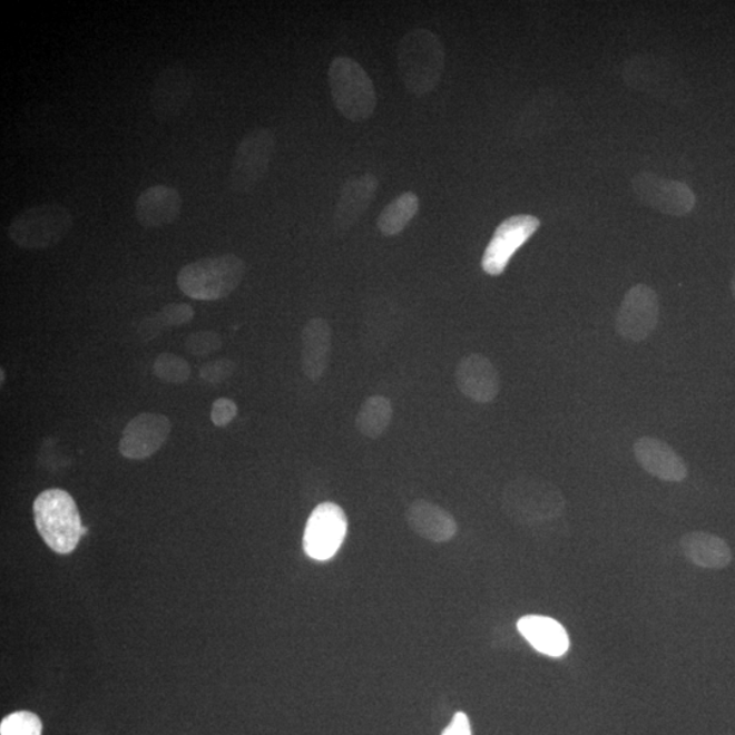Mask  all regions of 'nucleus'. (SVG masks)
Returning a JSON list of instances; mask_svg holds the SVG:
<instances>
[{"instance_id":"1","label":"nucleus","mask_w":735,"mask_h":735,"mask_svg":"<svg viewBox=\"0 0 735 735\" xmlns=\"http://www.w3.org/2000/svg\"><path fill=\"white\" fill-rule=\"evenodd\" d=\"M445 52L440 37L432 30L415 28L402 37L398 46V70L409 94H432L443 77Z\"/></svg>"},{"instance_id":"2","label":"nucleus","mask_w":735,"mask_h":735,"mask_svg":"<svg viewBox=\"0 0 735 735\" xmlns=\"http://www.w3.org/2000/svg\"><path fill=\"white\" fill-rule=\"evenodd\" d=\"M245 270V262L237 255L204 257L180 268L177 285L189 298L217 302L237 290Z\"/></svg>"},{"instance_id":"3","label":"nucleus","mask_w":735,"mask_h":735,"mask_svg":"<svg viewBox=\"0 0 735 735\" xmlns=\"http://www.w3.org/2000/svg\"><path fill=\"white\" fill-rule=\"evenodd\" d=\"M502 510L514 522L526 526L551 522L566 511V499L553 483L520 477L502 490Z\"/></svg>"},{"instance_id":"4","label":"nucleus","mask_w":735,"mask_h":735,"mask_svg":"<svg viewBox=\"0 0 735 735\" xmlns=\"http://www.w3.org/2000/svg\"><path fill=\"white\" fill-rule=\"evenodd\" d=\"M37 531L59 555L76 550L84 527L76 501L66 490L48 489L37 496L33 504Z\"/></svg>"},{"instance_id":"5","label":"nucleus","mask_w":735,"mask_h":735,"mask_svg":"<svg viewBox=\"0 0 735 735\" xmlns=\"http://www.w3.org/2000/svg\"><path fill=\"white\" fill-rule=\"evenodd\" d=\"M327 77L334 106L347 120L361 122L375 114V86L357 60L347 57L334 58Z\"/></svg>"},{"instance_id":"6","label":"nucleus","mask_w":735,"mask_h":735,"mask_svg":"<svg viewBox=\"0 0 735 735\" xmlns=\"http://www.w3.org/2000/svg\"><path fill=\"white\" fill-rule=\"evenodd\" d=\"M72 214L60 204H41L27 208L12 218L8 236L23 249H47L60 244L69 235Z\"/></svg>"},{"instance_id":"7","label":"nucleus","mask_w":735,"mask_h":735,"mask_svg":"<svg viewBox=\"0 0 735 735\" xmlns=\"http://www.w3.org/2000/svg\"><path fill=\"white\" fill-rule=\"evenodd\" d=\"M623 78L629 88L661 101L682 104L688 96V85L674 66L653 55H637L625 61Z\"/></svg>"},{"instance_id":"8","label":"nucleus","mask_w":735,"mask_h":735,"mask_svg":"<svg viewBox=\"0 0 735 735\" xmlns=\"http://www.w3.org/2000/svg\"><path fill=\"white\" fill-rule=\"evenodd\" d=\"M275 151V135L270 128L257 127L238 144L233 157L229 187L233 193L251 194L267 175Z\"/></svg>"},{"instance_id":"9","label":"nucleus","mask_w":735,"mask_h":735,"mask_svg":"<svg viewBox=\"0 0 735 735\" xmlns=\"http://www.w3.org/2000/svg\"><path fill=\"white\" fill-rule=\"evenodd\" d=\"M347 532L345 511L335 502H322L306 522L303 547L306 556L327 561L339 553Z\"/></svg>"},{"instance_id":"10","label":"nucleus","mask_w":735,"mask_h":735,"mask_svg":"<svg viewBox=\"0 0 735 735\" xmlns=\"http://www.w3.org/2000/svg\"><path fill=\"white\" fill-rule=\"evenodd\" d=\"M541 220L530 214H518L502 220L483 253L481 266L492 277L504 273L514 254L530 241Z\"/></svg>"},{"instance_id":"11","label":"nucleus","mask_w":735,"mask_h":735,"mask_svg":"<svg viewBox=\"0 0 735 735\" xmlns=\"http://www.w3.org/2000/svg\"><path fill=\"white\" fill-rule=\"evenodd\" d=\"M633 192L641 205L674 217L688 216L696 205V195L689 186L651 171H641L634 177Z\"/></svg>"},{"instance_id":"12","label":"nucleus","mask_w":735,"mask_h":735,"mask_svg":"<svg viewBox=\"0 0 735 735\" xmlns=\"http://www.w3.org/2000/svg\"><path fill=\"white\" fill-rule=\"evenodd\" d=\"M659 321L657 292L647 285H636L625 294L616 318L617 333L623 339L641 342L653 334Z\"/></svg>"},{"instance_id":"13","label":"nucleus","mask_w":735,"mask_h":735,"mask_svg":"<svg viewBox=\"0 0 735 735\" xmlns=\"http://www.w3.org/2000/svg\"><path fill=\"white\" fill-rule=\"evenodd\" d=\"M194 74L183 65H171L158 74L153 85V112L163 121L174 120L186 110L194 95Z\"/></svg>"},{"instance_id":"14","label":"nucleus","mask_w":735,"mask_h":735,"mask_svg":"<svg viewBox=\"0 0 735 735\" xmlns=\"http://www.w3.org/2000/svg\"><path fill=\"white\" fill-rule=\"evenodd\" d=\"M170 428V421L164 414L140 413L134 416L119 441L121 455L133 461L155 455L168 440Z\"/></svg>"},{"instance_id":"15","label":"nucleus","mask_w":735,"mask_h":735,"mask_svg":"<svg viewBox=\"0 0 735 735\" xmlns=\"http://www.w3.org/2000/svg\"><path fill=\"white\" fill-rule=\"evenodd\" d=\"M455 382L459 391L477 403H490L500 392L498 370L486 355H465L457 366Z\"/></svg>"},{"instance_id":"16","label":"nucleus","mask_w":735,"mask_h":735,"mask_svg":"<svg viewBox=\"0 0 735 735\" xmlns=\"http://www.w3.org/2000/svg\"><path fill=\"white\" fill-rule=\"evenodd\" d=\"M378 188V177L371 174L354 176L343 183L335 205V229L341 233L351 231L372 205Z\"/></svg>"},{"instance_id":"17","label":"nucleus","mask_w":735,"mask_h":735,"mask_svg":"<svg viewBox=\"0 0 735 735\" xmlns=\"http://www.w3.org/2000/svg\"><path fill=\"white\" fill-rule=\"evenodd\" d=\"M183 198L176 188L153 186L145 189L135 202V218L146 229L163 228L179 218Z\"/></svg>"},{"instance_id":"18","label":"nucleus","mask_w":735,"mask_h":735,"mask_svg":"<svg viewBox=\"0 0 735 735\" xmlns=\"http://www.w3.org/2000/svg\"><path fill=\"white\" fill-rule=\"evenodd\" d=\"M634 452L637 463L648 474L666 482H682L688 477V469L676 451L665 441L641 438L636 441Z\"/></svg>"},{"instance_id":"19","label":"nucleus","mask_w":735,"mask_h":735,"mask_svg":"<svg viewBox=\"0 0 735 735\" xmlns=\"http://www.w3.org/2000/svg\"><path fill=\"white\" fill-rule=\"evenodd\" d=\"M406 520L416 536L431 542H449L457 536L455 518L444 508L427 500H415L409 506Z\"/></svg>"},{"instance_id":"20","label":"nucleus","mask_w":735,"mask_h":735,"mask_svg":"<svg viewBox=\"0 0 735 735\" xmlns=\"http://www.w3.org/2000/svg\"><path fill=\"white\" fill-rule=\"evenodd\" d=\"M333 331L322 317L311 318L302 333V365L305 376L318 382L327 371Z\"/></svg>"},{"instance_id":"21","label":"nucleus","mask_w":735,"mask_h":735,"mask_svg":"<svg viewBox=\"0 0 735 735\" xmlns=\"http://www.w3.org/2000/svg\"><path fill=\"white\" fill-rule=\"evenodd\" d=\"M519 634L538 653L551 658H560L569 648L566 628L555 618L545 616H525L517 624Z\"/></svg>"},{"instance_id":"22","label":"nucleus","mask_w":735,"mask_h":735,"mask_svg":"<svg viewBox=\"0 0 735 735\" xmlns=\"http://www.w3.org/2000/svg\"><path fill=\"white\" fill-rule=\"evenodd\" d=\"M685 559L696 567L718 569L731 566L733 551L725 539L706 531H692L679 541Z\"/></svg>"},{"instance_id":"23","label":"nucleus","mask_w":735,"mask_h":735,"mask_svg":"<svg viewBox=\"0 0 735 735\" xmlns=\"http://www.w3.org/2000/svg\"><path fill=\"white\" fill-rule=\"evenodd\" d=\"M392 403L389 398L383 395H373L367 398L361 404L357 416H355V428L367 439H379L391 425Z\"/></svg>"},{"instance_id":"24","label":"nucleus","mask_w":735,"mask_h":735,"mask_svg":"<svg viewBox=\"0 0 735 735\" xmlns=\"http://www.w3.org/2000/svg\"><path fill=\"white\" fill-rule=\"evenodd\" d=\"M420 199L414 193H403L383 208L378 218V228L383 236L400 235L419 213Z\"/></svg>"},{"instance_id":"25","label":"nucleus","mask_w":735,"mask_h":735,"mask_svg":"<svg viewBox=\"0 0 735 735\" xmlns=\"http://www.w3.org/2000/svg\"><path fill=\"white\" fill-rule=\"evenodd\" d=\"M153 372L164 383L183 384L192 376V366L179 355L163 353L156 359Z\"/></svg>"},{"instance_id":"26","label":"nucleus","mask_w":735,"mask_h":735,"mask_svg":"<svg viewBox=\"0 0 735 735\" xmlns=\"http://www.w3.org/2000/svg\"><path fill=\"white\" fill-rule=\"evenodd\" d=\"M41 732L39 716L29 710H18L0 723V735H41Z\"/></svg>"},{"instance_id":"27","label":"nucleus","mask_w":735,"mask_h":735,"mask_svg":"<svg viewBox=\"0 0 735 735\" xmlns=\"http://www.w3.org/2000/svg\"><path fill=\"white\" fill-rule=\"evenodd\" d=\"M223 340L213 331H198L186 340V351L194 355H207L219 351Z\"/></svg>"},{"instance_id":"28","label":"nucleus","mask_w":735,"mask_h":735,"mask_svg":"<svg viewBox=\"0 0 735 735\" xmlns=\"http://www.w3.org/2000/svg\"><path fill=\"white\" fill-rule=\"evenodd\" d=\"M235 370V363L228 359L214 360L202 365L200 378L207 383L219 384L228 380Z\"/></svg>"},{"instance_id":"29","label":"nucleus","mask_w":735,"mask_h":735,"mask_svg":"<svg viewBox=\"0 0 735 735\" xmlns=\"http://www.w3.org/2000/svg\"><path fill=\"white\" fill-rule=\"evenodd\" d=\"M157 315L165 327H177L193 321L194 310L188 304L174 303L165 305Z\"/></svg>"},{"instance_id":"30","label":"nucleus","mask_w":735,"mask_h":735,"mask_svg":"<svg viewBox=\"0 0 735 735\" xmlns=\"http://www.w3.org/2000/svg\"><path fill=\"white\" fill-rule=\"evenodd\" d=\"M237 415V404L229 398H218L212 406L213 424L219 428L229 425Z\"/></svg>"},{"instance_id":"31","label":"nucleus","mask_w":735,"mask_h":735,"mask_svg":"<svg viewBox=\"0 0 735 735\" xmlns=\"http://www.w3.org/2000/svg\"><path fill=\"white\" fill-rule=\"evenodd\" d=\"M164 329L165 326L161 321H159L158 315H155L145 318V321L140 323L138 333L140 339L144 341H150L155 339V336H157L159 333H161Z\"/></svg>"},{"instance_id":"32","label":"nucleus","mask_w":735,"mask_h":735,"mask_svg":"<svg viewBox=\"0 0 735 735\" xmlns=\"http://www.w3.org/2000/svg\"><path fill=\"white\" fill-rule=\"evenodd\" d=\"M443 735H471V727L468 715L463 713L455 714L450 723V726L445 728Z\"/></svg>"},{"instance_id":"33","label":"nucleus","mask_w":735,"mask_h":735,"mask_svg":"<svg viewBox=\"0 0 735 735\" xmlns=\"http://www.w3.org/2000/svg\"><path fill=\"white\" fill-rule=\"evenodd\" d=\"M731 287H732L733 297L735 300V273L733 275Z\"/></svg>"},{"instance_id":"34","label":"nucleus","mask_w":735,"mask_h":735,"mask_svg":"<svg viewBox=\"0 0 735 735\" xmlns=\"http://www.w3.org/2000/svg\"><path fill=\"white\" fill-rule=\"evenodd\" d=\"M4 382V372L2 370V383Z\"/></svg>"}]
</instances>
